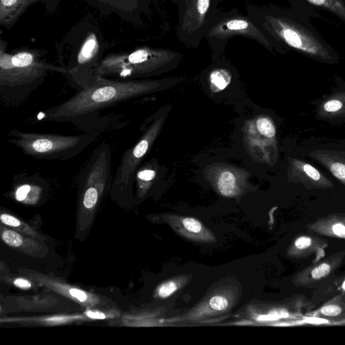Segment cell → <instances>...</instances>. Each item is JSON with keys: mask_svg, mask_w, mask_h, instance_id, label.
<instances>
[{"mask_svg": "<svg viewBox=\"0 0 345 345\" xmlns=\"http://www.w3.org/2000/svg\"><path fill=\"white\" fill-rule=\"evenodd\" d=\"M179 52L143 46L130 52L111 53L103 58L94 75L118 81H134L163 73L181 60Z\"/></svg>", "mask_w": 345, "mask_h": 345, "instance_id": "obj_4", "label": "cell"}, {"mask_svg": "<svg viewBox=\"0 0 345 345\" xmlns=\"http://www.w3.org/2000/svg\"><path fill=\"white\" fill-rule=\"evenodd\" d=\"M177 225H181V231L188 237H191L196 239H201L202 237H206L208 235L207 230L199 220L194 218H181L178 220Z\"/></svg>", "mask_w": 345, "mask_h": 345, "instance_id": "obj_14", "label": "cell"}, {"mask_svg": "<svg viewBox=\"0 0 345 345\" xmlns=\"http://www.w3.org/2000/svg\"><path fill=\"white\" fill-rule=\"evenodd\" d=\"M87 4L97 10L101 16L114 14L121 21L136 27L144 23L143 16L150 15V0H85Z\"/></svg>", "mask_w": 345, "mask_h": 345, "instance_id": "obj_10", "label": "cell"}, {"mask_svg": "<svg viewBox=\"0 0 345 345\" xmlns=\"http://www.w3.org/2000/svg\"><path fill=\"white\" fill-rule=\"evenodd\" d=\"M308 322H316V323H318V324H320V323H322V322H327V321L322 320V319H317L316 318H313L312 319H310V320H308Z\"/></svg>", "mask_w": 345, "mask_h": 345, "instance_id": "obj_32", "label": "cell"}, {"mask_svg": "<svg viewBox=\"0 0 345 345\" xmlns=\"http://www.w3.org/2000/svg\"><path fill=\"white\" fill-rule=\"evenodd\" d=\"M303 170H304L307 175L310 178H312V179H314V180H319V178H320V174H319L318 171L310 165H305L304 167H303Z\"/></svg>", "mask_w": 345, "mask_h": 345, "instance_id": "obj_26", "label": "cell"}, {"mask_svg": "<svg viewBox=\"0 0 345 345\" xmlns=\"http://www.w3.org/2000/svg\"><path fill=\"white\" fill-rule=\"evenodd\" d=\"M3 241L12 248H19L23 244V238L17 232L12 230H5L1 235Z\"/></svg>", "mask_w": 345, "mask_h": 345, "instance_id": "obj_18", "label": "cell"}, {"mask_svg": "<svg viewBox=\"0 0 345 345\" xmlns=\"http://www.w3.org/2000/svg\"><path fill=\"white\" fill-rule=\"evenodd\" d=\"M330 272V267L329 265L323 264L312 270V276L314 279L318 280V279H322V277H326V275L329 274Z\"/></svg>", "mask_w": 345, "mask_h": 345, "instance_id": "obj_21", "label": "cell"}, {"mask_svg": "<svg viewBox=\"0 0 345 345\" xmlns=\"http://www.w3.org/2000/svg\"><path fill=\"white\" fill-rule=\"evenodd\" d=\"M164 81H118L96 76L91 83L66 101L45 111V120L70 123L83 132H99L119 130L126 121L116 115L100 116V112L157 91Z\"/></svg>", "mask_w": 345, "mask_h": 345, "instance_id": "obj_1", "label": "cell"}, {"mask_svg": "<svg viewBox=\"0 0 345 345\" xmlns=\"http://www.w3.org/2000/svg\"><path fill=\"white\" fill-rule=\"evenodd\" d=\"M101 133L88 132L80 135L24 132L14 129L8 132L7 142L25 155L49 161H68L81 154L99 139Z\"/></svg>", "mask_w": 345, "mask_h": 345, "instance_id": "obj_5", "label": "cell"}, {"mask_svg": "<svg viewBox=\"0 0 345 345\" xmlns=\"http://www.w3.org/2000/svg\"><path fill=\"white\" fill-rule=\"evenodd\" d=\"M231 81V73L228 69L219 68L214 69L210 72V81L214 88L217 90H223L230 84Z\"/></svg>", "mask_w": 345, "mask_h": 345, "instance_id": "obj_15", "label": "cell"}, {"mask_svg": "<svg viewBox=\"0 0 345 345\" xmlns=\"http://www.w3.org/2000/svg\"><path fill=\"white\" fill-rule=\"evenodd\" d=\"M248 15L275 43H285L316 57L329 58V51L322 40L299 23L267 8L250 5Z\"/></svg>", "mask_w": 345, "mask_h": 345, "instance_id": "obj_6", "label": "cell"}, {"mask_svg": "<svg viewBox=\"0 0 345 345\" xmlns=\"http://www.w3.org/2000/svg\"><path fill=\"white\" fill-rule=\"evenodd\" d=\"M172 2L175 3H179V2H181V0H172Z\"/></svg>", "mask_w": 345, "mask_h": 345, "instance_id": "obj_33", "label": "cell"}, {"mask_svg": "<svg viewBox=\"0 0 345 345\" xmlns=\"http://www.w3.org/2000/svg\"><path fill=\"white\" fill-rule=\"evenodd\" d=\"M343 289L345 290V281L344 283H343Z\"/></svg>", "mask_w": 345, "mask_h": 345, "instance_id": "obj_34", "label": "cell"}, {"mask_svg": "<svg viewBox=\"0 0 345 345\" xmlns=\"http://www.w3.org/2000/svg\"><path fill=\"white\" fill-rule=\"evenodd\" d=\"M342 108V103L338 100H332L325 103L324 109L328 112H336Z\"/></svg>", "mask_w": 345, "mask_h": 345, "instance_id": "obj_25", "label": "cell"}, {"mask_svg": "<svg viewBox=\"0 0 345 345\" xmlns=\"http://www.w3.org/2000/svg\"><path fill=\"white\" fill-rule=\"evenodd\" d=\"M1 221L3 224L12 228H19L21 226V221L19 219L8 214H2L1 215Z\"/></svg>", "mask_w": 345, "mask_h": 345, "instance_id": "obj_22", "label": "cell"}, {"mask_svg": "<svg viewBox=\"0 0 345 345\" xmlns=\"http://www.w3.org/2000/svg\"><path fill=\"white\" fill-rule=\"evenodd\" d=\"M13 178L14 198L18 201L34 203L44 193L47 181L39 173L21 172Z\"/></svg>", "mask_w": 345, "mask_h": 345, "instance_id": "obj_12", "label": "cell"}, {"mask_svg": "<svg viewBox=\"0 0 345 345\" xmlns=\"http://www.w3.org/2000/svg\"><path fill=\"white\" fill-rule=\"evenodd\" d=\"M61 0H0V26L10 29L30 6L41 3L49 14L57 10Z\"/></svg>", "mask_w": 345, "mask_h": 345, "instance_id": "obj_11", "label": "cell"}, {"mask_svg": "<svg viewBox=\"0 0 345 345\" xmlns=\"http://www.w3.org/2000/svg\"><path fill=\"white\" fill-rule=\"evenodd\" d=\"M311 243L312 241L310 238L302 237L299 238L296 240L295 246L297 248L303 250V249L308 248V247H310Z\"/></svg>", "mask_w": 345, "mask_h": 345, "instance_id": "obj_28", "label": "cell"}, {"mask_svg": "<svg viewBox=\"0 0 345 345\" xmlns=\"http://www.w3.org/2000/svg\"><path fill=\"white\" fill-rule=\"evenodd\" d=\"M0 38V100L5 106L23 104L52 72H67L47 61L46 50L23 47L8 52V43Z\"/></svg>", "mask_w": 345, "mask_h": 345, "instance_id": "obj_2", "label": "cell"}, {"mask_svg": "<svg viewBox=\"0 0 345 345\" xmlns=\"http://www.w3.org/2000/svg\"><path fill=\"white\" fill-rule=\"evenodd\" d=\"M219 0H182L178 5L176 35L186 46L197 48L221 11Z\"/></svg>", "mask_w": 345, "mask_h": 345, "instance_id": "obj_7", "label": "cell"}, {"mask_svg": "<svg viewBox=\"0 0 345 345\" xmlns=\"http://www.w3.org/2000/svg\"><path fill=\"white\" fill-rule=\"evenodd\" d=\"M237 36L253 40L268 50L275 46L273 41L250 16L235 11L228 13L220 12L207 31L204 39L212 50L219 52L225 49L230 39Z\"/></svg>", "mask_w": 345, "mask_h": 345, "instance_id": "obj_8", "label": "cell"}, {"mask_svg": "<svg viewBox=\"0 0 345 345\" xmlns=\"http://www.w3.org/2000/svg\"><path fill=\"white\" fill-rule=\"evenodd\" d=\"M334 233L339 237L345 238V226L342 224H336L334 225L333 228Z\"/></svg>", "mask_w": 345, "mask_h": 345, "instance_id": "obj_29", "label": "cell"}, {"mask_svg": "<svg viewBox=\"0 0 345 345\" xmlns=\"http://www.w3.org/2000/svg\"><path fill=\"white\" fill-rule=\"evenodd\" d=\"M331 171L336 177L345 181V165L341 163H335L332 165Z\"/></svg>", "mask_w": 345, "mask_h": 345, "instance_id": "obj_23", "label": "cell"}, {"mask_svg": "<svg viewBox=\"0 0 345 345\" xmlns=\"http://www.w3.org/2000/svg\"><path fill=\"white\" fill-rule=\"evenodd\" d=\"M312 4L324 7L345 21V4L343 0H308Z\"/></svg>", "mask_w": 345, "mask_h": 345, "instance_id": "obj_16", "label": "cell"}, {"mask_svg": "<svg viewBox=\"0 0 345 345\" xmlns=\"http://www.w3.org/2000/svg\"><path fill=\"white\" fill-rule=\"evenodd\" d=\"M209 306L216 312H224L228 308L229 300L223 295H215L210 299Z\"/></svg>", "mask_w": 345, "mask_h": 345, "instance_id": "obj_20", "label": "cell"}, {"mask_svg": "<svg viewBox=\"0 0 345 345\" xmlns=\"http://www.w3.org/2000/svg\"><path fill=\"white\" fill-rule=\"evenodd\" d=\"M178 288H179V286L175 281H167V282L163 283L158 288V295L161 298H168L175 291H177Z\"/></svg>", "mask_w": 345, "mask_h": 345, "instance_id": "obj_19", "label": "cell"}, {"mask_svg": "<svg viewBox=\"0 0 345 345\" xmlns=\"http://www.w3.org/2000/svg\"><path fill=\"white\" fill-rule=\"evenodd\" d=\"M69 293L72 297L77 299L81 302H85L88 299V296L83 290L77 289V288H71L69 290Z\"/></svg>", "mask_w": 345, "mask_h": 345, "instance_id": "obj_27", "label": "cell"}, {"mask_svg": "<svg viewBox=\"0 0 345 345\" xmlns=\"http://www.w3.org/2000/svg\"><path fill=\"white\" fill-rule=\"evenodd\" d=\"M321 312L326 316L335 317L340 315L341 309L340 307L337 306H327L321 310Z\"/></svg>", "mask_w": 345, "mask_h": 345, "instance_id": "obj_24", "label": "cell"}, {"mask_svg": "<svg viewBox=\"0 0 345 345\" xmlns=\"http://www.w3.org/2000/svg\"><path fill=\"white\" fill-rule=\"evenodd\" d=\"M257 128L259 133L266 138H273L276 129L273 123L267 117H259L257 121Z\"/></svg>", "mask_w": 345, "mask_h": 345, "instance_id": "obj_17", "label": "cell"}, {"mask_svg": "<svg viewBox=\"0 0 345 345\" xmlns=\"http://www.w3.org/2000/svg\"><path fill=\"white\" fill-rule=\"evenodd\" d=\"M163 123L162 117L152 119L151 124L146 127L139 141L123 152L113 179L111 190L113 195L121 197L131 194L136 172L159 135Z\"/></svg>", "mask_w": 345, "mask_h": 345, "instance_id": "obj_9", "label": "cell"}, {"mask_svg": "<svg viewBox=\"0 0 345 345\" xmlns=\"http://www.w3.org/2000/svg\"><path fill=\"white\" fill-rule=\"evenodd\" d=\"M87 316L92 319H105V316L104 314L99 312H91L88 311L86 312Z\"/></svg>", "mask_w": 345, "mask_h": 345, "instance_id": "obj_31", "label": "cell"}, {"mask_svg": "<svg viewBox=\"0 0 345 345\" xmlns=\"http://www.w3.org/2000/svg\"><path fill=\"white\" fill-rule=\"evenodd\" d=\"M115 45L92 22L81 21L72 27L58 47L59 62L66 68L63 76L70 86L77 91L93 81L105 52Z\"/></svg>", "mask_w": 345, "mask_h": 345, "instance_id": "obj_3", "label": "cell"}, {"mask_svg": "<svg viewBox=\"0 0 345 345\" xmlns=\"http://www.w3.org/2000/svg\"><path fill=\"white\" fill-rule=\"evenodd\" d=\"M217 184L220 193L226 197H231L239 193L237 179L230 171L225 170L220 174Z\"/></svg>", "mask_w": 345, "mask_h": 345, "instance_id": "obj_13", "label": "cell"}, {"mask_svg": "<svg viewBox=\"0 0 345 345\" xmlns=\"http://www.w3.org/2000/svg\"><path fill=\"white\" fill-rule=\"evenodd\" d=\"M14 285L17 288H23V289H27V288H31L30 283L29 281L23 279H16V280L14 281Z\"/></svg>", "mask_w": 345, "mask_h": 345, "instance_id": "obj_30", "label": "cell"}]
</instances>
